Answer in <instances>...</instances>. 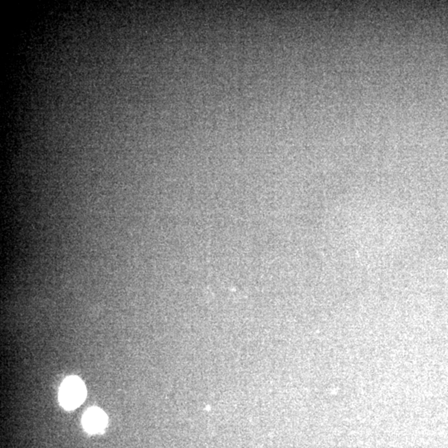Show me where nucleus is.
<instances>
[{
  "instance_id": "f257e3e1",
  "label": "nucleus",
  "mask_w": 448,
  "mask_h": 448,
  "mask_svg": "<svg viewBox=\"0 0 448 448\" xmlns=\"http://www.w3.org/2000/svg\"><path fill=\"white\" fill-rule=\"evenodd\" d=\"M87 396V388L78 377H68L63 381L59 390V402L65 410H75L80 406Z\"/></svg>"
},
{
  "instance_id": "f03ea898",
  "label": "nucleus",
  "mask_w": 448,
  "mask_h": 448,
  "mask_svg": "<svg viewBox=\"0 0 448 448\" xmlns=\"http://www.w3.org/2000/svg\"><path fill=\"white\" fill-rule=\"evenodd\" d=\"M107 423V417L102 410L98 407H91L83 416V424L88 433H96L102 432Z\"/></svg>"
}]
</instances>
